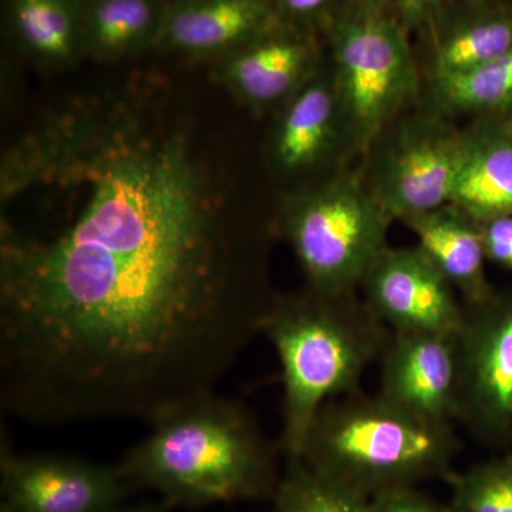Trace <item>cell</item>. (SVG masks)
<instances>
[{
    "instance_id": "obj_13",
    "label": "cell",
    "mask_w": 512,
    "mask_h": 512,
    "mask_svg": "<svg viewBox=\"0 0 512 512\" xmlns=\"http://www.w3.org/2000/svg\"><path fill=\"white\" fill-rule=\"evenodd\" d=\"M456 333H392L379 359L377 396L419 419L453 424L457 419Z\"/></svg>"
},
{
    "instance_id": "obj_3",
    "label": "cell",
    "mask_w": 512,
    "mask_h": 512,
    "mask_svg": "<svg viewBox=\"0 0 512 512\" xmlns=\"http://www.w3.org/2000/svg\"><path fill=\"white\" fill-rule=\"evenodd\" d=\"M261 333L274 345L284 380L282 448L299 458L320 407L362 392L367 367L379 362L392 332L357 292L325 295L305 288L275 295Z\"/></svg>"
},
{
    "instance_id": "obj_10",
    "label": "cell",
    "mask_w": 512,
    "mask_h": 512,
    "mask_svg": "<svg viewBox=\"0 0 512 512\" xmlns=\"http://www.w3.org/2000/svg\"><path fill=\"white\" fill-rule=\"evenodd\" d=\"M276 111L269 163L286 180L301 181L298 187L336 173L332 168L353 154L348 120L328 57Z\"/></svg>"
},
{
    "instance_id": "obj_20",
    "label": "cell",
    "mask_w": 512,
    "mask_h": 512,
    "mask_svg": "<svg viewBox=\"0 0 512 512\" xmlns=\"http://www.w3.org/2000/svg\"><path fill=\"white\" fill-rule=\"evenodd\" d=\"M424 92V107L450 120L508 116L512 113V47L473 72L424 84Z\"/></svg>"
},
{
    "instance_id": "obj_19",
    "label": "cell",
    "mask_w": 512,
    "mask_h": 512,
    "mask_svg": "<svg viewBox=\"0 0 512 512\" xmlns=\"http://www.w3.org/2000/svg\"><path fill=\"white\" fill-rule=\"evenodd\" d=\"M164 0H83L84 56L119 62L157 47Z\"/></svg>"
},
{
    "instance_id": "obj_24",
    "label": "cell",
    "mask_w": 512,
    "mask_h": 512,
    "mask_svg": "<svg viewBox=\"0 0 512 512\" xmlns=\"http://www.w3.org/2000/svg\"><path fill=\"white\" fill-rule=\"evenodd\" d=\"M480 227L487 261L512 271V215L480 222Z\"/></svg>"
},
{
    "instance_id": "obj_4",
    "label": "cell",
    "mask_w": 512,
    "mask_h": 512,
    "mask_svg": "<svg viewBox=\"0 0 512 512\" xmlns=\"http://www.w3.org/2000/svg\"><path fill=\"white\" fill-rule=\"evenodd\" d=\"M458 451L453 424L419 419L359 392L320 407L295 460L372 500L394 488L448 480Z\"/></svg>"
},
{
    "instance_id": "obj_6",
    "label": "cell",
    "mask_w": 512,
    "mask_h": 512,
    "mask_svg": "<svg viewBox=\"0 0 512 512\" xmlns=\"http://www.w3.org/2000/svg\"><path fill=\"white\" fill-rule=\"evenodd\" d=\"M323 33L353 154L366 153L384 128L412 109L424 90L409 32L393 13L372 12L355 0H340Z\"/></svg>"
},
{
    "instance_id": "obj_12",
    "label": "cell",
    "mask_w": 512,
    "mask_h": 512,
    "mask_svg": "<svg viewBox=\"0 0 512 512\" xmlns=\"http://www.w3.org/2000/svg\"><path fill=\"white\" fill-rule=\"evenodd\" d=\"M326 59L318 32L278 19L220 57L218 79L254 111L279 110Z\"/></svg>"
},
{
    "instance_id": "obj_9",
    "label": "cell",
    "mask_w": 512,
    "mask_h": 512,
    "mask_svg": "<svg viewBox=\"0 0 512 512\" xmlns=\"http://www.w3.org/2000/svg\"><path fill=\"white\" fill-rule=\"evenodd\" d=\"M131 490L119 466L60 454H18L2 441L0 512H109Z\"/></svg>"
},
{
    "instance_id": "obj_29",
    "label": "cell",
    "mask_w": 512,
    "mask_h": 512,
    "mask_svg": "<svg viewBox=\"0 0 512 512\" xmlns=\"http://www.w3.org/2000/svg\"><path fill=\"white\" fill-rule=\"evenodd\" d=\"M497 119L501 120V123H503L504 127L507 128L508 131H510V134L512 136V113L508 114V116L505 117H497Z\"/></svg>"
},
{
    "instance_id": "obj_22",
    "label": "cell",
    "mask_w": 512,
    "mask_h": 512,
    "mask_svg": "<svg viewBox=\"0 0 512 512\" xmlns=\"http://www.w3.org/2000/svg\"><path fill=\"white\" fill-rule=\"evenodd\" d=\"M448 512H512V453L448 478Z\"/></svg>"
},
{
    "instance_id": "obj_17",
    "label": "cell",
    "mask_w": 512,
    "mask_h": 512,
    "mask_svg": "<svg viewBox=\"0 0 512 512\" xmlns=\"http://www.w3.org/2000/svg\"><path fill=\"white\" fill-rule=\"evenodd\" d=\"M403 224L416 235L421 251L453 285L464 305L483 301L493 293L480 222L467 212L446 204Z\"/></svg>"
},
{
    "instance_id": "obj_2",
    "label": "cell",
    "mask_w": 512,
    "mask_h": 512,
    "mask_svg": "<svg viewBox=\"0 0 512 512\" xmlns=\"http://www.w3.org/2000/svg\"><path fill=\"white\" fill-rule=\"evenodd\" d=\"M120 461L133 490H153L173 507H202L275 495V448L255 414L217 392L188 400L151 423Z\"/></svg>"
},
{
    "instance_id": "obj_8",
    "label": "cell",
    "mask_w": 512,
    "mask_h": 512,
    "mask_svg": "<svg viewBox=\"0 0 512 512\" xmlns=\"http://www.w3.org/2000/svg\"><path fill=\"white\" fill-rule=\"evenodd\" d=\"M457 330V419L484 446H512V289L464 305Z\"/></svg>"
},
{
    "instance_id": "obj_27",
    "label": "cell",
    "mask_w": 512,
    "mask_h": 512,
    "mask_svg": "<svg viewBox=\"0 0 512 512\" xmlns=\"http://www.w3.org/2000/svg\"><path fill=\"white\" fill-rule=\"evenodd\" d=\"M173 505L165 501L164 498H158V500L147 501V503H140L136 505H130V507H119L114 508L109 512H170Z\"/></svg>"
},
{
    "instance_id": "obj_5",
    "label": "cell",
    "mask_w": 512,
    "mask_h": 512,
    "mask_svg": "<svg viewBox=\"0 0 512 512\" xmlns=\"http://www.w3.org/2000/svg\"><path fill=\"white\" fill-rule=\"evenodd\" d=\"M392 222L360 171H338L286 194L278 229L301 265L306 288L343 295L357 292L389 247Z\"/></svg>"
},
{
    "instance_id": "obj_23",
    "label": "cell",
    "mask_w": 512,
    "mask_h": 512,
    "mask_svg": "<svg viewBox=\"0 0 512 512\" xmlns=\"http://www.w3.org/2000/svg\"><path fill=\"white\" fill-rule=\"evenodd\" d=\"M276 16L292 25L323 32L340 0H271Z\"/></svg>"
},
{
    "instance_id": "obj_14",
    "label": "cell",
    "mask_w": 512,
    "mask_h": 512,
    "mask_svg": "<svg viewBox=\"0 0 512 512\" xmlns=\"http://www.w3.org/2000/svg\"><path fill=\"white\" fill-rule=\"evenodd\" d=\"M433 42L424 84L463 76L493 62L512 47V2L460 0L431 22Z\"/></svg>"
},
{
    "instance_id": "obj_21",
    "label": "cell",
    "mask_w": 512,
    "mask_h": 512,
    "mask_svg": "<svg viewBox=\"0 0 512 512\" xmlns=\"http://www.w3.org/2000/svg\"><path fill=\"white\" fill-rule=\"evenodd\" d=\"M278 512H373L370 498L288 460L274 495Z\"/></svg>"
},
{
    "instance_id": "obj_26",
    "label": "cell",
    "mask_w": 512,
    "mask_h": 512,
    "mask_svg": "<svg viewBox=\"0 0 512 512\" xmlns=\"http://www.w3.org/2000/svg\"><path fill=\"white\" fill-rule=\"evenodd\" d=\"M443 0H393V15L407 32L431 25Z\"/></svg>"
},
{
    "instance_id": "obj_1",
    "label": "cell",
    "mask_w": 512,
    "mask_h": 512,
    "mask_svg": "<svg viewBox=\"0 0 512 512\" xmlns=\"http://www.w3.org/2000/svg\"><path fill=\"white\" fill-rule=\"evenodd\" d=\"M154 101L56 114L15 148L0 228V404L37 426L153 423L215 386L271 295L187 130Z\"/></svg>"
},
{
    "instance_id": "obj_11",
    "label": "cell",
    "mask_w": 512,
    "mask_h": 512,
    "mask_svg": "<svg viewBox=\"0 0 512 512\" xmlns=\"http://www.w3.org/2000/svg\"><path fill=\"white\" fill-rule=\"evenodd\" d=\"M367 308L392 333H456L466 308L429 256L387 247L359 286Z\"/></svg>"
},
{
    "instance_id": "obj_16",
    "label": "cell",
    "mask_w": 512,
    "mask_h": 512,
    "mask_svg": "<svg viewBox=\"0 0 512 512\" xmlns=\"http://www.w3.org/2000/svg\"><path fill=\"white\" fill-rule=\"evenodd\" d=\"M450 204L478 222L512 215V136L497 117L461 128Z\"/></svg>"
},
{
    "instance_id": "obj_7",
    "label": "cell",
    "mask_w": 512,
    "mask_h": 512,
    "mask_svg": "<svg viewBox=\"0 0 512 512\" xmlns=\"http://www.w3.org/2000/svg\"><path fill=\"white\" fill-rule=\"evenodd\" d=\"M461 128L421 107L407 110L367 148L366 187L392 221L450 204Z\"/></svg>"
},
{
    "instance_id": "obj_28",
    "label": "cell",
    "mask_w": 512,
    "mask_h": 512,
    "mask_svg": "<svg viewBox=\"0 0 512 512\" xmlns=\"http://www.w3.org/2000/svg\"><path fill=\"white\" fill-rule=\"evenodd\" d=\"M357 5L377 13H393V0H355Z\"/></svg>"
},
{
    "instance_id": "obj_30",
    "label": "cell",
    "mask_w": 512,
    "mask_h": 512,
    "mask_svg": "<svg viewBox=\"0 0 512 512\" xmlns=\"http://www.w3.org/2000/svg\"><path fill=\"white\" fill-rule=\"evenodd\" d=\"M275 512H278V511H275Z\"/></svg>"
},
{
    "instance_id": "obj_25",
    "label": "cell",
    "mask_w": 512,
    "mask_h": 512,
    "mask_svg": "<svg viewBox=\"0 0 512 512\" xmlns=\"http://www.w3.org/2000/svg\"><path fill=\"white\" fill-rule=\"evenodd\" d=\"M373 512H448L416 487L394 488L370 500Z\"/></svg>"
},
{
    "instance_id": "obj_18",
    "label": "cell",
    "mask_w": 512,
    "mask_h": 512,
    "mask_svg": "<svg viewBox=\"0 0 512 512\" xmlns=\"http://www.w3.org/2000/svg\"><path fill=\"white\" fill-rule=\"evenodd\" d=\"M10 35L23 53L63 67L84 56L83 0H6Z\"/></svg>"
},
{
    "instance_id": "obj_15",
    "label": "cell",
    "mask_w": 512,
    "mask_h": 512,
    "mask_svg": "<svg viewBox=\"0 0 512 512\" xmlns=\"http://www.w3.org/2000/svg\"><path fill=\"white\" fill-rule=\"evenodd\" d=\"M278 19L271 0H170L157 47L221 57Z\"/></svg>"
}]
</instances>
